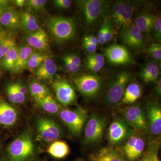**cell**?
Instances as JSON below:
<instances>
[{
	"label": "cell",
	"mask_w": 161,
	"mask_h": 161,
	"mask_svg": "<svg viewBox=\"0 0 161 161\" xmlns=\"http://www.w3.org/2000/svg\"><path fill=\"white\" fill-rule=\"evenodd\" d=\"M154 38L158 41L161 40V18L160 16H155L152 30Z\"/></svg>",
	"instance_id": "36"
},
{
	"label": "cell",
	"mask_w": 161,
	"mask_h": 161,
	"mask_svg": "<svg viewBox=\"0 0 161 161\" xmlns=\"http://www.w3.org/2000/svg\"><path fill=\"white\" fill-rule=\"evenodd\" d=\"M103 23L105 26V38L106 43L111 41L113 37L114 34L113 26L111 18L109 17L105 18Z\"/></svg>",
	"instance_id": "34"
},
{
	"label": "cell",
	"mask_w": 161,
	"mask_h": 161,
	"mask_svg": "<svg viewBox=\"0 0 161 161\" xmlns=\"http://www.w3.org/2000/svg\"><path fill=\"white\" fill-rule=\"evenodd\" d=\"M147 161V159H146V158H145V157L142 160V161Z\"/></svg>",
	"instance_id": "51"
},
{
	"label": "cell",
	"mask_w": 161,
	"mask_h": 161,
	"mask_svg": "<svg viewBox=\"0 0 161 161\" xmlns=\"http://www.w3.org/2000/svg\"><path fill=\"white\" fill-rule=\"evenodd\" d=\"M121 38L123 43L134 50H141L143 46V34L135 24L121 30Z\"/></svg>",
	"instance_id": "14"
},
{
	"label": "cell",
	"mask_w": 161,
	"mask_h": 161,
	"mask_svg": "<svg viewBox=\"0 0 161 161\" xmlns=\"http://www.w3.org/2000/svg\"><path fill=\"white\" fill-rule=\"evenodd\" d=\"M37 130L39 136L46 142H53L61 135V127L49 119L41 118L37 122Z\"/></svg>",
	"instance_id": "10"
},
{
	"label": "cell",
	"mask_w": 161,
	"mask_h": 161,
	"mask_svg": "<svg viewBox=\"0 0 161 161\" xmlns=\"http://www.w3.org/2000/svg\"><path fill=\"white\" fill-rule=\"evenodd\" d=\"M33 51V49L28 45H23L19 47L17 59L12 73L19 74L26 69L27 61Z\"/></svg>",
	"instance_id": "23"
},
{
	"label": "cell",
	"mask_w": 161,
	"mask_h": 161,
	"mask_svg": "<svg viewBox=\"0 0 161 161\" xmlns=\"http://www.w3.org/2000/svg\"><path fill=\"white\" fill-rule=\"evenodd\" d=\"M148 53L156 60H161V45L159 43H152L149 47Z\"/></svg>",
	"instance_id": "35"
},
{
	"label": "cell",
	"mask_w": 161,
	"mask_h": 161,
	"mask_svg": "<svg viewBox=\"0 0 161 161\" xmlns=\"http://www.w3.org/2000/svg\"><path fill=\"white\" fill-rule=\"evenodd\" d=\"M46 0H29L27 1L26 7V11L30 13H41L45 10Z\"/></svg>",
	"instance_id": "33"
},
{
	"label": "cell",
	"mask_w": 161,
	"mask_h": 161,
	"mask_svg": "<svg viewBox=\"0 0 161 161\" xmlns=\"http://www.w3.org/2000/svg\"><path fill=\"white\" fill-rule=\"evenodd\" d=\"M18 51L19 47L16 45L5 57L0 60V67L3 69L12 72L17 59Z\"/></svg>",
	"instance_id": "28"
},
{
	"label": "cell",
	"mask_w": 161,
	"mask_h": 161,
	"mask_svg": "<svg viewBox=\"0 0 161 161\" xmlns=\"http://www.w3.org/2000/svg\"><path fill=\"white\" fill-rule=\"evenodd\" d=\"M34 147L31 137L20 136L9 145L8 152L12 161H26L33 154Z\"/></svg>",
	"instance_id": "5"
},
{
	"label": "cell",
	"mask_w": 161,
	"mask_h": 161,
	"mask_svg": "<svg viewBox=\"0 0 161 161\" xmlns=\"http://www.w3.org/2000/svg\"><path fill=\"white\" fill-rule=\"evenodd\" d=\"M0 24L6 31H13L19 29V13L14 9L8 8L0 17Z\"/></svg>",
	"instance_id": "19"
},
{
	"label": "cell",
	"mask_w": 161,
	"mask_h": 161,
	"mask_svg": "<svg viewBox=\"0 0 161 161\" xmlns=\"http://www.w3.org/2000/svg\"><path fill=\"white\" fill-rule=\"evenodd\" d=\"M21 31L28 34L38 30L40 28L37 19L31 13L23 11L19 13Z\"/></svg>",
	"instance_id": "22"
},
{
	"label": "cell",
	"mask_w": 161,
	"mask_h": 161,
	"mask_svg": "<svg viewBox=\"0 0 161 161\" xmlns=\"http://www.w3.org/2000/svg\"><path fill=\"white\" fill-rule=\"evenodd\" d=\"M91 161H127L124 154L112 147L102 148L90 156Z\"/></svg>",
	"instance_id": "18"
},
{
	"label": "cell",
	"mask_w": 161,
	"mask_h": 161,
	"mask_svg": "<svg viewBox=\"0 0 161 161\" xmlns=\"http://www.w3.org/2000/svg\"><path fill=\"white\" fill-rule=\"evenodd\" d=\"M86 60L92 61L99 65L102 68L105 64V58L103 55L94 53L90 54L86 58Z\"/></svg>",
	"instance_id": "38"
},
{
	"label": "cell",
	"mask_w": 161,
	"mask_h": 161,
	"mask_svg": "<svg viewBox=\"0 0 161 161\" xmlns=\"http://www.w3.org/2000/svg\"><path fill=\"white\" fill-rule=\"evenodd\" d=\"M64 58L69 60L72 64L79 67L81 66V59L78 55L75 54H70L64 56Z\"/></svg>",
	"instance_id": "41"
},
{
	"label": "cell",
	"mask_w": 161,
	"mask_h": 161,
	"mask_svg": "<svg viewBox=\"0 0 161 161\" xmlns=\"http://www.w3.org/2000/svg\"><path fill=\"white\" fill-rule=\"evenodd\" d=\"M36 102L42 109L50 114H57L60 112L62 109L61 106L50 95H47L44 98Z\"/></svg>",
	"instance_id": "27"
},
{
	"label": "cell",
	"mask_w": 161,
	"mask_h": 161,
	"mask_svg": "<svg viewBox=\"0 0 161 161\" xmlns=\"http://www.w3.org/2000/svg\"><path fill=\"white\" fill-rule=\"evenodd\" d=\"M14 85L16 88L18 90V91L20 93L25 95V96L27 94L28 91H27V89L26 87L24 86L23 85L18 82V83H14Z\"/></svg>",
	"instance_id": "46"
},
{
	"label": "cell",
	"mask_w": 161,
	"mask_h": 161,
	"mask_svg": "<svg viewBox=\"0 0 161 161\" xmlns=\"http://www.w3.org/2000/svg\"><path fill=\"white\" fill-rule=\"evenodd\" d=\"M6 93L8 99L14 103H22L25 101V96L20 93L15 86L14 83L9 85L6 87Z\"/></svg>",
	"instance_id": "31"
},
{
	"label": "cell",
	"mask_w": 161,
	"mask_h": 161,
	"mask_svg": "<svg viewBox=\"0 0 161 161\" xmlns=\"http://www.w3.org/2000/svg\"><path fill=\"white\" fill-rule=\"evenodd\" d=\"M64 63V68L67 72L70 73H77L80 69V67L75 65L70 62L69 60H67L66 58H63Z\"/></svg>",
	"instance_id": "39"
},
{
	"label": "cell",
	"mask_w": 161,
	"mask_h": 161,
	"mask_svg": "<svg viewBox=\"0 0 161 161\" xmlns=\"http://www.w3.org/2000/svg\"><path fill=\"white\" fill-rule=\"evenodd\" d=\"M103 53L107 60L112 64L121 65L133 62L129 50L119 44H112L108 47L104 49Z\"/></svg>",
	"instance_id": "12"
},
{
	"label": "cell",
	"mask_w": 161,
	"mask_h": 161,
	"mask_svg": "<svg viewBox=\"0 0 161 161\" xmlns=\"http://www.w3.org/2000/svg\"><path fill=\"white\" fill-rule=\"evenodd\" d=\"M159 74V68L154 61H151L143 68L140 76L146 83L153 82L157 79Z\"/></svg>",
	"instance_id": "26"
},
{
	"label": "cell",
	"mask_w": 161,
	"mask_h": 161,
	"mask_svg": "<svg viewBox=\"0 0 161 161\" xmlns=\"http://www.w3.org/2000/svg\"><path fill=\"white\" fill-rule=\"evenodd\" d=\"M47 153L55 158H63L69 153V148L65 142L57 141L50 146Z\"/></svg>",
	"instance_id": "29"
},
{
	"label": "cell",
	"mask_w": 161,
	"mask_h": 161,
	"mask_svg": "<svg viewBox=\"0 0 161 161\" xmlns=\"http://www.w3.org/2000/svg\"><path fill=\"white\" fill-rule=\"evenodd\" d=\"M147 116L150 132L153 135H160L161 109L158 105L150 103L147 106Z\"/></svg>",
	"instance_id": "17"
},
{
	"label": "cell",
	"mask_w": 161,
	"mask_h": 161,
	"mask_svg": "<svg viewBox=\"0 0 161 161\" xmlns=\"http://www.w3.org/2000/svg\"><path fill=\"white\" fill-rule=\"evenodd\" d=\"M12 3L18 7L21 8L23 6H26L27 1L26 0H15L12 1Z\"/></svg>",
	"instance_id": "47"
},
{
	"label": "cell",
	"mask_w": 161,
	"mask_h": 161,
	"mask_svg": "<svg viewBox=\"0 0 161 161\" xmlns=\"http://www.w3.org/2000/svg\"><path fill=\"white\" fill-rule=\"evenodd\" d=\"M25 40L27 45L41 53L48 51L50 49L48 36L41 27L36 31L27 34Z\"/></svg>",
	"instance_id": "16"
},
{
	"label": "cell",
	"mask_w": 161,
	"mask_h": 161,
	"mask_svg": "<svg viewBox=\"0 0 161 161\" xmlns=\"http://www.w3.org/2000/svg\"><path fill=\"white\" fill-rule=\"evenodd\" d=\"M124 119L132 129L142 130L147 128V122L143 110L139 105L126 107L122 110Z\"/></svg>",
	"instance_id": "11"
},
{
	"label": "cell",
	"mask_w": 161,
	"mask_h": 161,
	"mask_svg": "<svg viewBox=\"0 0 161 161\" xmlns=\"http://www.w3.org/2000/svg\"><path fill=\"white\" fill-rule=\"evenodd\" d=\"M57 71L53 60L48 58L43 61L35 71V75L40 80H48L54 76Z\"/></svg>",
	"instance_id": "21"
},
{
	"label": "cell",
	"mask_w": 161,
	"mask_h": 161,
	"mask_svg": "<svg viewBox=\"0 0 161 161\" xmlns=\"http://www.w3.org/2000/svg\"><path fill=\"white\" fill-rule=\"evenodd\" d=\"M45 25L52 37L58 43H64L70 40L76 33V23L72 18L49 17L45 20Z\"/></svg>",
	"instance_id": "1"
},
{
	"label": "cell",
	"mask_w": 161,
	"mask_h": 161,
	"mask_svg": "<svg viewBox=\"0 0 161 161\" xmlns=\"http://www.w3.org/2000/svg\"><path fill=\"white\" fill-rule=\"evenodd\" d=\"M131 78L132 75L130 72L123 71L113 78L104 97L105 103L108 106L115 108L119 104Z\"/></svg>",
	"instance_id": "2"
},
{
	"label": "cell",
	"mask_w": 161,
	"mask_h": 161,
	"mask_svg": "<svg viewBox=\"0 0 161 161\" xmlns=\"http://www.w3.org/2000/svg\"><path fill=\"white\" fill-rule=\"evenodd\" d=\"M135 4L127 1H116L112 6L111 20L115 27L121 30L131 24Z\"/></svg>",
	"instance_id": "3"
},
{
	"label": "cell",
	"mask_w": 161,
	"mask_h": 161,
	"mask_svg": "<svg viewBox=\"0 0 161 161\" xmlns=\"http://www.w3.org/2000/svg\"><path fill=\"white\" fill-rule=\"evenodd\" d=\"M86 67L88 69L94 72H98L102 68L99 65L95 64L92 61L86 60Z\"/></svg>",
	"instance_id": "44"
},
{
	"label": "cell",
	"mask_w": 161,
	"mask_h": 161,
	"mask_svg": "<svg viewBox=\"0 0 161 161\" xmlns=\"http://www.w3.org/2000/svg\"><path fill=\"white\" fill-rule=\"evenodd\" d=\"M74 83L82 95L88 97H95L100 92L102 82L98 76L84 75L75 78Z\"/></svg>",
	"instance_id": "9"
},
{
	"label": "cell",
	"mask_w": 161,
	"mask_h": 161,
	"mask_svg": "<svg viewBox=\"0 0 161 161\" xmlns=\"http://www.w3.org/2000/svg\"><path fill=\"white\" fill-rule=\"evenodd\" d=\"M30 92L32 97L36 101L40 100L50 95L48 88L37 81H33L31 84Z\"/></svg>",
	"instance_id": "30"
},
{
	"label": "cell",
	"mask_w": 161,
	"mask_h": 161,
	"mask_svg": "<svg viewBox=\"0 0 161 161\" xmlns=\"http://www.w3.org/2000/svg\"><path fill=\"white\" fill-rule=\"evenodd\" d=\"M155 18L153 15L143 13L136 18L134 24L143 34L149 35L152 31Z\"/></svg>",
	"instance_id": "25"
},
{
	"label": "cell",
	"mask_w": 161,
	"mask_h": 161,
	"mask_svg": "<svg viewBox=\"0 0 161 161\" xmlns=\"http://www.w3.org/2000/svg\"><path fill=\"white\" fill-rule=\"evenodd\" d=\"M8 33L3 27L0 26V41L8 35Z\"/></svg>",
	"instance_id": "49"
},
{
	"label": "cell",
	"mask_w": 161,
	"mask_h": 161,
	"mask_svg": "<svg viewBox=\"0 0 161 161\" xmlns=\"http://www.w3.org/2000/svg\"><path fill=\"white\" fill-rule=\"evenodd\" d=\"M142 89L138 83L132 82L128 85L124 92L121 103L125 104L134 103L142 96Z\"/></svg>",
	"instance_id": "24"
},
{
	"label": "cell",
	"mask_w": 161,
	"mask_h": 161,
	"mask_svg": "<svg viewBox=\"0 0 161 161\" xmlns=\"http://www.w3.org/2000/svg\"><path fill=\"white\" fill-rule=\"evenodd\" d=\"M16 45L15 38L11 35H8L2 39L0 41V60Z\"/></svg>",
	"instance_id": "32"
},
{
	"label": "cell",
	"mask_w": 161,
	"mask_h": 161,
	"mask_svg": "<svg viewBox=\"0 0 161 161\" xmlns=\"http://www.w3.org/2000/svg\"><path fill=\"white\" fill-rule=\"evenodd\" d=\"M6 9H6L5 7H4V6H2V5L0 4V17H1V16L2 15L3 13L5 11V10H6Z\"/></svg>",
	"instance_id": "50"
},
{
	"label": "cell",
	"mask_w": 161,
	"mask_h": 161,
	"mask_svg": "<svg viewBox=\"0 0 161 161\" xmlns=\"http://www.w3.org/2000/svg\"><path fill=\"white\" fill-rule=\"evenodd\" d=\"M151 146L149 148L145 158L147 161H159L158 155L159 144H154Z\"/></svg>",
	"instance_id": "37"
},
{
	"label": "cell",
	"mask_w": 161,
	"mask_h": 161,
	"mask_svg": "<svg viewBox=\"0 0 161 161\" xmlns=\"http://www.w3.org/2000/svg\"><path fill=\"white\" fill-rule=\"evenodd\" d=\"M83 46L86 50L90 54L95 53L97 49V46L84 40H83Z\"/></svg>",
	"instance_id": "42"
},
{
	"label": "cell",
	"mask_w": 161,
	"mask_h": 161,
	"mask_svg": "<svg viewBox=\"0 0 161 161\" xmlns=\"http://www.w3.org/2000/svg\"><path fill=\"white\" fill-rule=\"evenodd\" d=\"M106 125L107 120L104 117L98 114H93L86 126L84 142L86 144H93L100 142Z\"/></svg>",
	"instance_id": "6"
},
{
	"label": "cell",
	"mask_w": 161,
	"mask_h": 161,
	"mask_svg": "<svg viewBox=\"0 0 161 161\" xmlns=\"http://www.w3.org/2000/svg\"><path fill=\"white\" fill-rule=\"evenodd\" d=\"M53 87L56 98L61 104L64 106L74 103L76 100L75 90L67 80L58 79L53 84Z\"/></svg>",
	"instance_id": "13"
},
{
	"label": "cell",
	"mask_w": 161,
	"mask_h": 161,
	"mask_svg": "<svg viewBox=\"0 0 161 161\" xmlns=\"http://www.w3.org/2000/svg\"><path fill=\"white\" fill-rule=\"evenodd\" d=\"M83 40L88 41V42H90V43H92V44H94V45L97 46L99 43L97 38L93 36V35H87V36H85L84 37Z\"/></svg>",
	"instance_id": "45"
},
{
	"label": "cell",
	"mask_w": 161,
	"mask_h": 161,
	"mask_svg": "<svg viewBox=\"0 0 161 161\" xmlns=\"http://www.w3.org/2000/svg\"><path fill=\"white\" fill-rule=\"evenodd\" d=\"M155 92L157 95L158 96L161 95V79L158 80L156 86L155 87Z\"/></svg>",
	"instance_id": "48"
},
{
	"label": "cell",
	"mask_w": 161,
	"mask_h": 161,
	"mask_svg": "<svg viewBox=\"0 0 161 161\" xmlns=\"http://www.w3.org/2000/svg\"><path fill=\"white\" fill-rule=\"evenodd\" d=\"M61 120L74 135L80 134L87 118V113L82 109L70 110L63 109L59 112Z\"/></svg>",
	"instance_id": "7"
},
{
	"label": "cell",
	"mask_w": 161,
	"mask_h": 161,
	"mask_svg": "<svg viewBox=\"0 0 161 161\" xmlns=\"http://www.w3.org/2000/svg\"><path fill=\"white\" fill-rule=\"evenodd\" d=\"M126 140L123 148L124 154L128 160H135L143 151L145 147V141L140 136L133 133Z\"/></svg>",
	"instance_id": "15"
},
{
	"label": "cell",
	"mask_w": 161,
	"mask_h": 161,
	"mask_svg": "<svg viewBox=\"0 0 161 161\" xmlns=\"http://www.w3.org/2000/svg\"><path fill=\"white\" fill-rule=\"evenodd\" d=\"M18 119V113L10 104L0 100V125L6 127L14 125Z\"/></svg>",
	"instance_id": "20"
},
{
	"label": "cell",
	"mask_w": 161,
	"mask_h": 161,
	"mask_svg": "<svg viewBox=\"0 0 161 161\" xmlns=\"http://www.w3.org/2000/svg\"></svg>",
	"instance_id": "52"
},
{
	"label": "cell",
	"mask_w": 161,
	"mask_h": 161,
	"mask_svg": "<svg viewBox=\"0 0 161 161\" xmlns=\"http://www.w3.org/2000/svg\"><path fill=\"white\" fill-rule=\"evenodd\" d=\"M98 43L100 44H104L106 43L105 38V26L104 23H103L99 30L98 35H97Z\"/></svg>",
	"instance_id": "43"
},
{
	"label": "cell",
	"mask_w": 161,
	"mask_h": 161,
	"mask_svg": "<svg viewBox=\"0 0 161 161\" xmlns=\"http://www.w3.org/2000/svg\"><path fill=\"white\" fill-rule=\"evenodd\" d=\"M54 6L59 9H68L71 5L72 1L70 0H55L53 1Z\"/></svg>",
	"instance_id": "40"
},
{
	"label": "cell",
	"mask_w": 161,
	"mask_h": 161,
	"mask_svg": "<svg viewBox=\"0 0 161 161\" xmlns=\"http://www.w3.org/2000/svg\"><path fill=\"white\" fill-rule=\"evenodd\" d=\"M108 2L103 0H84L79 1L86 24L92 27L100 19L108 9Z\"/></svg>",
	"instance_id": "4"
},
{
	"label": "cell",
	"mask_w": 161,
	"mask_h": 161,
	"mask_svg": "<svg viewBox=\"0 0 161 161\" xmlns=\"http://www.w3.org/2000/svg\"><path fill=\"white\" fill-rule=\"evenodd\" d=\"M108 139L112 145H118L133 133V129L125 119L117 118L110 124L108 129Z\"/></svg>",
	"instance_id": "8"
}]
</instances>
